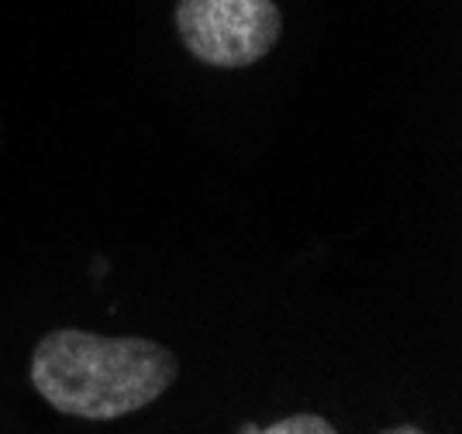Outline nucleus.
<instances>
[{
    "instance_id": "2",
    "label": "nucleus",
    "mask_w": 462,
    "mask_h": 434,
    "mask_svg": "<svg viewBox=\"0 0 462 434\" xmlns=\"http://www.w3.org/2000/svg\"><path fill=\"white\" fill-rule=\"evenodd\" d=\"M176 32L197 62L245 69L283 38V14L273 0H180Z\"/></svg>"
},
{
    "instance_id": "1",
    "label": "nucleus",
    "mask_w": 462,
    "mask_h": 434,
    "mask_svg": "<svg viewBox=\"0 0 462 434\" xmlns=\"http://www.w3.org/2000/svg\"><path fill=\"white\" fill-rule=\"evenodd\" d=\"M180 362L149 338H111L79 328L49 331L32 352V383L59 414L115 420L173 386Z\"/></svg>"
},
{
    "instance_id": "4",
    "label": "nucleus",
    "mask_w": 462,
    "mask_h": 434,
    "mask_svg": "<svg viewBox=\"0 0 462 434\" xmlns=\"http://www.w3.org/2000/svg\"><path fill=\"white\" fill-rule=\"evenodd\" d=\"M380 434H424L421 428H414V424H397V428H386Z\"/></svg>"
},
{
    "instance_id": "3",
    "label": "nucleus",
    "mask_w": 462,
    "mask_h": 434,
    "mask_svg": "<svg viewBox=\"0 0 462 434\" xmlns=\"http://www.w3.org/2000/svg\"><path fill=\"white\" fill-rule=\"evenodd\" d=\"M259 434H338V431L318 414H290L283 420L270 424V428H263Z\"/></svg>"
},
{
    "instance_id": "5",
    "label": "nucleus",
    "mask_w": 462,
    "mask_h": 434,
    "mask_svg": "<svg viewBox=\"0 0 462 434\" xmlns=\"http://www.w3.org/2000/svg\"><path fill=\"white\" fill-rule=\"evenodd\" d=\"M242 434H259V428H242Z\"/></svg>"
}]
</instances>
